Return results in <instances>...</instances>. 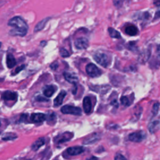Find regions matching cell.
<instances>
[{
  "label": "cell",
  "instance_id": "obj_22",
  "mask_svg": "<svg viewBox=\"0 0 160 160\" xmlns=\"http://www.w3.org/2000/svg\"><path fill=\"white\" fill-rule=\"evenodd\" d=\"M49 19H50V18L48 17V18H46L42 19V20L40 22H39L36 24V26H35V28H34V31H35V32H38V31H41V30H42V29L44 28L46 24L48 22V21H49Z\"/></svg>",
  "mask_w": 160,
  "mask_h": 160
},
{
  "label": "cell",
  "instance_id": "obj_5",
  "mask_svg": "<svg viewBox=\"0 0 160 160\" xmlns=\"http://www.w3.org/2000/svg\"><path fill=\"white\" fill-rule=\"evenodd\" d=\"M145 138L146 133L142 131L132 132L128 136V139L129 141L135 142H140L142 140H144Z\"/></svg>",
  "mask_w": 160,
  "mask_h": 160
},
{
  "label": "cell",
  "instance_id": "obj_29",
  "mask_svg": "<svg viewBox=\"0 0 160 160\" xmlns=\"http://www.w3.org/2000/svg\"><path fill=\"white\" fill-rule=\"evenodd\" d=\"M46 120L48 121H52L56 120V114L54 113H51L48 116H46Z\"/></svg>",
  "mask_w": 160,
  "mask_h": 160
},
{
  "label": "cell",
  "instance_id": "obj_39",
  "mask_svg": "<svg viewBox=\"0 0 160 160\" xmlns=\"http://www.w3.org/2000/svg\"><path fill=\"white\" fill-rule=\"evenodd\" d=\"M1 42H0V48H1Z\"/></svg>",
  "mask_w": 160,
  "mask_h": 160
},
{
  "label": "cell",
  "instance_id": "obj_28",
  "mask_svg": "<svg viewBox=\"0 0 160 160\" xmlns=\"http://www.w3.org/2000/svg\"><path fill=\"white\" fill-rule=\"evenodd\" d=\"M25 66L24 64H22V66H18L16 68V69L14 71V72H12V75H15L16 74H18V72H19L21 71H22L24 68Z\"/></svg>",
  "mask_w": 160,
  "mask_h": 160
},
{
  "label": "cell",
  "instance_id": "obj_26",
  "mask_svg": "<svg viewBox=\"0 0 160 160\" xmlns=\"http://www.w3.org/2000/svg\"><path fill=\"white\" fill-rule=\"evenodd\" d=\"M59 54L61 57L62 58H67L69 56V52L64 48H61L59 49Z\"/></svg>",
  "mask_w": 160,
  "mask_h": 160
},
{
  "label": "cell",
  "instance_id": "obj_21",
  "mask_svg": "<svg viewBox=\"0 0 160 160\" xmlns=\"http://www.w3.org/2000/svg\"><path fill=\"white\" fill-rule=\"evenodd\" d=\"M125 32L129 36H135L138 33V28L134 25H129L126 28Z\"/></svg>",
  "mask_w": 160,
  "mask_h": 160
},
{
  "label": "cell",
  "instance_id": "obj_1",
  "mask_svg": "<svg viewBox=\"0 0 160 160\" xmlns=\"http://www.w3.org/2000/svg\"><path fill=\"white\" fill-rule=\"evenodd\" d=\"M8 25L12 27L9 31L11 36H24L28 32V26L26 22L19 16H15L8 21Z\"/></svg>",
  "mask_w": 160,
  "mask_h": 160
},
{
  "label": "cell",
  "instance_id": "obj_37",
  "mask_svg": "<svg viewBox=\"0 0 160 160\" xmlns=\"http://www.w3.org/2000/svg\"><path fill=\"white\" fill-rule=\"evenodd\" d=\"M157 52H158V56L160 57V45H159V46H158V48H157Z\"/></svg>",
  "mask_w": 160,
  "mask_h": 160
},
{
  "label": "cell",
  "instance_id": "obj_20",
  "mask_svg": "<svg viewBox=\"0 0 160 160\" xmlns=\"http://www.w3.org/2000/svg\"><path fill=\"white\" fill-rule=\"evenodd\" d=\"M45 143V139L44 138H40L37 139L32 145V149L33 151H37Z\"/></svg>",
  "mask_w": 160,
  "mask_h": 160
},
{
  "label": "cell",
  "instance_id": "obj_40",
  "mask_svg": "<svg viewBox=\"0 0 160 160\" xmlns=\"http://www.w3.org/2000/svg\"><path fill=\"white\" fill-rule=\"evenodd\" d=\"M0 126H1V122H0Z\"/></svg>",
  "mask_w": 160,
  "mask_h": 160
},
{
  "label": "cell",
  "instance_id": "obj_35",
  "mask_svg": "<svg viewBox=\"0 0 160 160\" xmlns=\"http://www.w3.org/2000/svg\"><path fill=\"white\" fill-rule=\"evenodd\" d=\"M159 18H160V9L156 12L154 19H159Z\"/></svg>",
  "mask_w": 160,
  "mask_h": 160
},
{
  "label": "cell",
  "instance_id": "obj_32",
  "mask_svg": "<svg viewBox=\"0 0 160 160\" xmlns=\"http://www.w3.org/2000/svg\"><path fill=\"white\" fill-rule=\"evenodd\" d=\"M36 101H48V99L42 98L41 96H38L36 98Z\"/></svg>",
  "mask_w": 160,
  "mask_h": 160
},
{
  "label": "cell",
  "instance_id": "obj_7",
  "mask_svg": "<svg viewBox=\"0 0 160 160\" xmlns=\"http://www.w3.org/2000/svg\"><path fill=\"white\" fill-rule=\"evenodd\" d=\"M88 44H89V41L88 39L83 37L78 38L74 41V46L78 49H86L88 46Z\"/></svg>",
  "mask_w": 160,
  "mask_h": 160
},
{
  "label": "cell",
  "instance_id": "obj_36",
  "mask_svg": "<svg viewBox=\"0 0 160 160\" xmlns=\"http://www.w3.org/2000/svg\"><path fill=\"white\" fill-rule=\"evenodd\" d=\"M154 4L156 6H160V1H155L153 2Z\"/></svg>",
  "mask_w": 160,
  "mask_h": 160
},
{
  "label": "cell",
  "instance_id": "obj_27",
  "mask_svg": "<svg viewBox=\"0 0 160 160\" xmlns=\"http://www.w3.org/2000/svg\"><path fill=\"white\" fill-rule=\"evenodd\" d=\"M159 102H155L153 106H152V114L153 116H156L158 112V110H159Z\"/></svg>",
  "mask_w": 160,
  "mask_h": 160
},
{
  "label": "cell",
  "instance_id": "obj_19",
  "mask_svg": "<svg viewBox=\"0 0 160 160\" xmlns=\"http://www.w3.org/2000/svg\"><path fill=\"white\" fill-rule=\"evenodd\" d=\"M16 64V61L14 57L11 54H8L6 56V64L8 68H13Z\"/></svg>",
  "mask_w": 160,
  "mask_h": 160
},
{
  "label": "cell",
  "instance_id": "obj_30",
  "mask_svg": "<svg viewBox=\"0 0 160 160\" xmlns=\"http://www.w3.org/2000/svg\"><path fill=\"white\" fill-rule=\"evenodd\" d=\"M114 160H127L126 158L121 154L117 153L114 157Z\"/></svg>",
  "mask_w": 160,
  "mask_h": 160
},
{
  "label": "cell",
  "instance_id": "obj_16",
  "mask_svg": "<svg viewBox=\"0 0 160 160\" xmlns=\"http://www.w3.org/2000/svg\"><path fill=\"white\" fill-rule=\"evenodd\" d=\"M66 95V92L65 91H61L59 94L57 96V97L54 99V106L55 107H58V106H59L60 105L62 104V101H63V99L64 98H65Z\"/></svg>",
  "mask_w": 160,
  "mask_h": 160
},
{
  "label": "cell",
  "instance_id": "obj_33",
  "mask_svg": "<svg viewBox=\"0 0 160 160\" xmlns=\"http://www.w3.org/2000/svg\"><path fill=\"white\" fill-rule=\"evenodd\" d=\"M27 117H28L27 114H22L19 119V121L20 122H25L27 119Z\"/></svg>",
  "mask_w": 160,
  "mask_h": 160
},
{
  "label": "cell",
  "instance_id": "obj_6",
  "mask_svg": "<svg viewBox=\"0 0 160 160\" xmlns=\"http://www.w3.org/2000/svg\"><path fill=\"white\" fill-rule=\"evenodd\" d=\"M73 137V133L71 132H65L58 135L54 138V142L58 144L63 143L69 141Z\"/></svg>",
  "mask_w": 160,
  "mask_h": 160
},
{
  "label": "cell",
  "instance_id": "obj_10",
  "mask_svg": "<svg viewBox=\"0 0 160 160\" xmlns=\"http://www.w3.org/2000/svg\"><path fill=\"white\" fill-rule=\"evenodd\" d=\"M31 122L34 123L42 122L46 119V115L42 113H32L30 116Z\"/></svg>",
  "mask_w": 160,
  "mask_h": 160
},
{
  "label": "cell",
  "instance_id": "obj_25",
  "mask_svg": "<svg viewBox=\"0 0 160 160\" xmlns=\"http://www.w3.org/2000/svg\"><path fill=\"white\" fill-rule=\"evenodd\" d=\"M120 101H121V103L124 106H129L131 104V101L128 98V97H126L125 96H121V98L120 99Z\"/></svg>",
  "mask_w": 160,
  "mask_h": 160
},
{
  "label": "cell",
  "instance_id": "obj_14",
  "mask_svg": "<svg viewBox=\"0 0 160 160\" xmlns=\"http://www.w3.org/2000/svg\"><path fill=\"white\" fill-rule=\"evenodd\" d=\"M2 98L6 101H16L18 99V94L15 92L11 91H6L2 94Z\"/></svg>",
  "mask_w": 160,
  "mask_h": 160
},
{
  "label": "cell",
  "instance_id": "obj_4",
  "mask_svg": "<svg viewBox=\"0 0 160 160\" xmlns=\"http://www.w3.org/2000/svg\"><path fill=\"white\" fill-rule=\"evenodd\" d=\"M86 73L92 78L98 77L101 74V70L94 64L89 63L86 66Z\"/></svg>",
  "mask_w": 160,
  "mask_h": 160
},
{
  "label": "cell",
  "instance_id": "obj_2",
  "mask_svg": "<svg viewBox=\"0 0 160 160\" xmlns=\"http://www.w3.org/2000/svg\"><path fill=\"white\" fill-rule=\"evenodd\" d=\"M93 58L96 62L104 68H107L109 65L110 59L109 56L104 53L97 52L93 55Z\"/></svg>",
  "mask_w": 160,
  "mask_h": 160
},
{
  "label": "cell",
  "instance_id": "obj_12",
  "mask_svg": "<svg viewBox=\"0 0 160 160\" xmlns=\"http://www.w3.org/2000/svg\"><path fill=\"white\" fill-rule=\"evenodd\" d=\"M89 88L96 92H98L99 94H105L107 92L109 89H110V86L108 85H101V86H90Z\"/></svg>",
  "mask_w": 160,
  "mask_h": 160
},
{
  "label": "cell",
  "instance_id": "obj_13",
  "mask_svg": "<svg viewBox=\"0 0 160 160\" xmlns=\"http://www.w3.org/2000/svg\"><path fill=\"white\" fill-rule=\"evenodd\" d=\"M151 56V51L149 49H146L141 52L138 56V60L139 63L144 64L149 59Z\"/></svg>",
  "mask_w": 160,
  "mask_h": 160
},
{
  "label": "cell",
  "instance_id": "obj_17",
  "mask_svg": "<svg viewBox=\"0 0 160 160\" xmlns=\"http://www.w3.org/2000/svg\"><path fill=\"white\" fill-rule=\"evenodd\" d=\"M63 75H64V79L68 81L69 82V83H72V84H74V85L76 84V83L78 82V78L76 76L70 73V72H64L63 73Z\"/></svg>",
  "mask_w": 160,
  "mask_h": 160
},
{
  "label": "cell",
  "instance_id": "obj_9",
  "mask_svg": "<svg viewBox=\"0 0 160 160\" xmlns=\"http://www.w3.org/2000/svg\"><path fill=\"white\" fill-rule=\"evenodd\" d=\"M84 151V148L82 146L70 147L66 149V153L69 156H76L81 154Z\"/></svg>",
  "mask_w": 160,
  "mask_h": 160
},
{
  "label": "cell",
  "instance_id": "obj_18",
  "mask_svg": "<svg viewBox=\"0 0 160 160\" xmlns=\"http://www.w3.org/2000/svg\"><path fill=\"white\" fill-rule=\"evenodd\" d=\"M43 94L46 97H51L55 92V88L52 85H46L44 87L43 90Z\"/></svg>",
  "mask_w": 160,
  "mask_h": 160
},
{
  "label": "cell",
  "instance_id": "obj_11",
  "mask_svg": "<svg viewBox=\"0 0 160 160\" xmlns=\"http://www.w3.org/2000/svg\"><path fill=\"white\" fill-rule=\"evenodd\" d=\"M148 128L151 133H154L160 129V120H152L148 125Z\"/></svg>",
  "mask_w": 160,
  "mask_h": 160
},
{
  "label": "cell",
  "instance_id": "obj_15",
  "mask_svg": "<svg viewBox=\"0 0 160 160\" xmlns=\"http://www.w3.org/2000/svg\"><path fill=\"white\" fill-rule=\"evenodd\" d=\"M83 109L86 114H89L91 111L92 103L90 98L88 96L83 99Z\"/></svg>",
  "mask_w": 160,
  "mask_h": 160
},
{
  "label": "cell",
  "instance_id": "obj_38",
  "mask_svg": "<svg viewBox=\"0 0 160 160\" xmlns=\"http://www.w3.org/2000/svg\"><path fill=\"white\" fill-rule=\"evenodd\" d=\"M87 160H98V158L96 157H95V156H92L90 159H87Z\"/></svg>",
  "mask_w": 160,
  "mask_h": 160
},
{
  "label": "cell",
  "instance_id": "obj_8",
  "mask_svg": "<svg viewBox=\"0 0 160 160\" xmlns=\"http://www.w3.org/2000/svg\"><path fill=\"white\" fill-rule=\"evenodd\" d=\"M101 138V134L98 133V132H94L89 136H88L84 141H83V144H93L96 142V141H99Z\"/></svg>",
  "mask_w": 160,
  "mask_h": 160
},
{
  "label": "cell",
  "instance_id": "obj_31",
  "mask_svg": "<svg viewBox=\"0 0 160 160\" xmlns=\"http://www.w3.org/2000/svg\"><path fill=\"white\" fill-rule=\"evenodd\" d=\"M50 67H51V68L52 69L56 70V69L58 68V62H56V61L54 62L53 63H52V64H51Z\"/></svg>",
  "mask_w": 160,
  "mask_h": 160
},
{
  "label": "cell",
  "instance_id": "obj_34",
  "mask_svg": "<svg viewBox=\"0 0 160 160\" xmlns=\"http://www.w3.org/2000/svg\"><path fill=\"white\" fill-rule=\"evenodd\" d=\"M111 103V104L113 105L114 106H115V107H116V108L118 107V101H116V99L112 100Z\"/></svg>",
  "mask_w": 160,
  "mask_h": 160
},
{
  "label": "cell",
  "instance_id": "obj_24",
  "mask_svg": "<svg viewBox=\"0 0 160 160\" xmlns=\"http://www.w3.org/2000/svg\"><path fill=\"white\" fill-rule=\"evenodd\" d=\"M17 138L16 134L12 133V132H8L4 134L2 137V139L4 141H9V140H13Z\"/></svg>",
  "mask_w": 160,
  "mask_h": 160
},
{
  "label": "cell",
  "instance_id": "obj_23",
  "mask_svg": "<svg viewBox=\"0 0 160 160\" xmlns=\"http://www.w3.org/2000/svg\"><path fill=\"white\" fill-rule=\"evenodd\" d=\"M108 31V32L109 34V36L111 38H121L120 33L118 31L114 29V28H109Z\"/></svg>",
  "mask_w": 160,
  "mask_h": 160
},
{
  "label": "cell",
  "instance_id": "obj_3",
  "mask_svg": "<svg viewBox=\"0 0 160 160\" xmlns=\"http://www.w3.org/2000/svg\"><path fill=\"white\" fill-rule=\"evenodd\" d=\"M61 111L63 114H72L75 116H81L82 114L81 109L79 107L65 105L61 108Z\"/></svg>",
  "mask_w": 160,
  "mask_h": 160
}]
</instances>
